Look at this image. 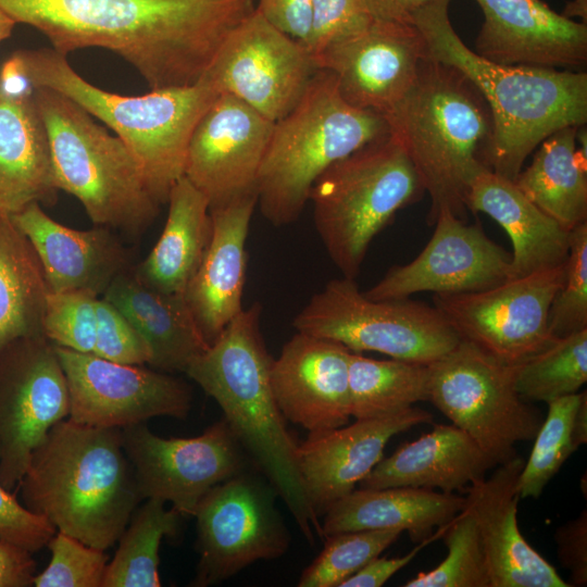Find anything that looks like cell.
<instances>
[{"mask_svg": "<svg viewBox=\"0 0 587 587\" xmlns=\"http://www.w3.org/2000/svg\"><path fill=\"white\" fill-rule=\"evenodd\" d=\"M254 8L253 0H0L16 24L40 32L58 53L112 51L150 90L198 83Z\"/></svg>", "mask_w": 587, "mask_h": 587, "instance_id": "cell-1", "label": "cell"}, {"mask_svg": "<svg viewBox=\"0 0 587 587\" xmlns=\"http://www.w3.org/2000/svg\"><path fill=\"white\" fill-rule=\"evenodd\" d=\"M451 0H433L415 12L428 57L462 72L491 113L488 167L514 180L525 160L554 132L587 121V74L530 65H505L470 49L449 18Z\"/></svg>", "mask_w": 587, "mask_h": 587, "instance_id": "cell-2", "label": "cell"}, {"mask_svg": "<svg viewBox=\"0 0 587 587\" xmlns=\"http://www.w3.org/2000/svg\"><path fill=\"white\" fill-rule=\"evenodd\" d=\"M23 505L57 530L107 550L142 500L122 428L58 422L34 451L18 486Z\"/></svg>", "mask_w": 587, "mask_h": 587, "instance_id": "cell-3", "label": "cell"}, {"mask_svg": "<svg viewBox=\"0 0 587 587\" xmlns=\"http://www.w3.org/2000/svg\"><path fill=\"white\" fill-rule=\"evenodd\" d=\"M253 303L233 319L185 373L222 409L225 421L264 471L309 544L322 537L297 464L298 444L286 427L271 386L272 358Z\"/></svg>", "mask_w": 587, "mask_h": 587, "instance_id": "cell-4", "label": "cell"}, {"mask_svg": "<svg viewBox=\"0 0 587 587\" xmlns=\"http://www.w3.org/2000/svg\"><path fill=\"white\" fill-rule=\"evenodd\" d=\"M430 198L428 225L442 210L466 221V192L488 167L494 125L476 86L458 68L427 55L414 84L385 116Z\"/></svg>", "mask_w": 587, "mask_h": 587, "instance_id": "cell-5", "label": "cell"}, {"mask_svg": "<svg viewBox=\"0 0 587 587\" xmlns=\"http://www.w3.org/2000/svg\"><path fill=\"white\" fill-rule=\"evenodd\" d=\"M30 85L53 89L97 117L130 149L160 204L184 176L191 134L220 92L205 78L190 86L123 96L82 77L66 55L50 48L22 49L11 55Z\"/></svg>", "mask_w": 587, "mask_h": 587, "instance_id": "cell-6", "label": "cell"}, {"mask_svg": "<svg viewBox=\"0 0 587 587\" xmlns=\"http://www.w3.org/2000/svg\"><path fill=\"white\" fill-rule=\"evenodd\" d=\"M389 134L384 115L347 103L334 75L320 70L298 104L274 123L257 183L262 215L276 227L294 223L323 172Z\"/></svg>", "mask_w": 587, "mask_h": 587, "instance_id": "cell-7", "label": "cell"}, {"mask_svg": "<svg viewBox=\"0 0 587 587\" xmlns=\"http://www.w3.org/2000/svg\"><path fill=\"white\" fill-rule=\"evenodd\" d=\"M34 99L48 135L59 190L74 196L95 225L133 238L142 235L161 204L126 143L53 89L36 87Z\"/></svg>", "mask_w": 587, "mask_h": 587, "instance_id": "cell-8", "label": "cell"}, {"mask_svg": "<svg viewBox=\"0 0 587 587\" xmlns=\"http://www.w3.org/2000/svg\"><path fill=\"white\" fill-rule=\"evenodd\" d=\"M424 186L391 133L323 172L311 187L315 229L344 277L358 276L369 246Z\"/></svg>", "mask_w": 587, "mask_h": 587, "instance_id": "cell-9", "label": "cell"}, {"mask_svg": "<svg viewBox=\"0 0 587 587\" xmlns=\"http://www.w3.org/2000/svg\"><path fill=\"white\" fill-rule=\"evenodd\" d=\"M296 332L332 339L350 351L429 364L461 340L434 305L403 299H370L354 278L329 280L292 321Z\"/></svg>", "mask_w": 587, "mask_h": 587, "instance_id": "cell-10", "label": "cell"}, {"mask_svg": "<svg viewBox=\"0 0 587 587\" xmlns=\"http://www.w3.org/2000/svg\"><path fill=\"white\" fill-rule=\"evenodd\" d=\"M515 369L462 339L428 364V402L497 465L517 455L515 446L533 440L544 421L519 395Z\"/></svg>", "mask_w": 587, "mask_h": 587, "instance_id": "cell-11", "label": "cell"}, {"mask_svg": "<svg viewBox=\"0 0 587 587\" xmlns=\"http://www.w3.org/2000/svg\"><path fill=\"white\" fill-rule=\"evenodd\" d=\"M564 275L565 263L485 290L435 294L434 305L460 339L516 365L555 339L549 332L548 315Z\"/></svg>", "mask_w": 587, "mask_h": 587, "instance_id": "cell-12", "label": "cell"}, {"mask_svg": "<svg viewBox=\"0 0 587 587\" xmlns=\"http://www.w3.org/2000/svg\"><path fill=\"white\" fill-rule=\"evenodd\" d=\"M319 71L301 42L254 8L228 34L203 78L275 123L298 104Z\"/></svg>", "mask_w": 587, "mask_h": 587, "instance_id": "cell-13", "label": "cell"}, {"mask_svg": "<svg viewBox=\"0 0 587 587\" xmlns=\"http://www.w3.org/2000/svg\"><path fill=\"white\" fill-rule=\"evenodd\" d=\"M70 394L54 346L45 337L20 338L0 351V484L23 478L49 430L68 417Z\"/></svg>", "mask_w": 587, "mask_h": 587, "instance_id": "cell-14", "label": "cell"}, {"mask_svg": "<svg viewBox=\"0 0 587 587\" xmlns=\"http://www.w3.org/2000/svg\"><path fill=\"white\" fill-rule=\"evenodd\" d=\"M193 516L199 561L191 586L215 585L289 548L290 536L272 491L245 473L211 488Z\"/></svg>", "mask_w": 587, "mask_h": 587, "instance_id": "cell-15", "label": "cell"}, {"mask_svg": "<svg viewBox=\"0 0 587 587\" xmlns=\"http://www.w3.org/2000/svg\"><path fill=\"white\" fill-rule=\"evenodd\" d=\"M122 438L141 498L171 502L180 515L193 516L211 488L245 466L242 446L225 420L190 438H163L145 423L122 428Z\"/></svg>", "mask_w": 587, "mask_h": 587, "instance_id": "cell-16", "label": "cell"}, {"mask_svg": "<svg viewBox=\"0 0 587 587\" xmlns=\"http://www.w3.org/2000/svg\"><path fill=\"white\" fill-rule=\"evenodd\" d=\"M70 394L68 419L100 428H124L158 416L186 419L192 391L184 380L143 365L120 364L54 346Z\"/></svg>", "mask_w": 587, "mask_h": 587, "instance_id": "cell-17", "label": "cell"}, {"mask_svg": "<svg viewBox=\"0 0 587 587\" xmlns=\"http://www.w3.org/2000/svg\"><path fill=\"white\" fill-rule=\"evenodd\" d=\"M273 126L227 93H220L203 113L188 143L184 176L208 199L210 209L257 195Z\"/></svg>", "mask_w": 587, "mask_h": 587, "instance_id": "cell-18", "label": "cell"}, {"mask_svg": "<svg viewBox=\"0 0 587 587\" xmlns=\"http://www.w3.org/2000/svg\"><path fill=\"white\" fill-rule=\"evenodd\" d=\"M435 230L410 263L391 267L364 291L370 299H403L421 292L459 294L485 290L511 278V253L470 225L442 210Z\"/></svg>", "mask_w": 587, "mask_h": 587, "instance_id": "cell-19", "label": "cell"}, {"mask_svg": "<svg viewBox=\"0 0 587 587\" xmlns=\"http://www.w3.org/2000/svg\"><path fill=\"white\" fill-rule=\"evenodd\" d=\"M427 55L426 42L413 24L374 20L315 60L320 70L334 75L347 103L386 116L410 90Z\"/></svg>", "mask_w": 587, "mask_h": 587, "instance_id": "cell-20", "label": "cell"}, {"mask_svg": "<svg viewBox=\"0 0 587 587\" xmlns=\"http://www.w3.org/2000/svg\"><path fill=\"white\" fill-rule=\"evenodd\" d=\"M349 354L338 341L296 332L270 369L272 390L285 420L309 435L349 423Z\"/></svg>", "mask_w": 587, "mask_h": 587, "instance_id": "cell-21", "label": "cell"}, {"mask_svg": "<svg viewBox=\"0 0 587 587\" xmlns=\"http://www.w3.org/2000/svg\"><path fill=\"white\" fill-rule=\"evenodd\" d=\"M433 422V415L412 407L394 415L358 419L298 445L297 464L311 507L320 517L355 489L384 458L387 442L399 433Z\"/></svg>", "mask_w": 587, "mask_h": 587, "instance_id": "cell-22", "label": "cell"}, {"mask_svg": "<svg viewBox=\"0 0 587 587\" xmlns=\"http://www.w3.org/2000/svg\"><path fill=\"white\" fill-rule=\"evenodd\" d=\"M484 23L474 51L505 65L579 71L587 62V24L542 0H475Z\"/></svg>", "mask_w": 587, "mask_h": 587, "instance_id": "cell-23", "label": "cell"}, {"mask_svg": "<svg viewBox=\"0 0 587 587\" xmlns=\"http://www.w3.org/2000/svg\"><path fill=\"white\" fill-rule=\"evenodd\" d=\"M519 454L464 489L465 510L474 520L491 587H570L524 538L517 524Z\"/></svg>", "mask_w": 587, "mask_h": 587, "instance_id": "cell-24", "label": "cell"}, {"mask_svg": "<svg viewBox=\"0 0 587 587\" xmlns=\"http://www.w3.org/2000/svg\"><path fill=\"white\" fill-rule=\"evenodd\" d=\"M11 218L32 243L51 292L84 291L102 297L113 279L133 266L127 249L108 227H67L37 202Z\"/></svg>", "mask_w": 587, "mask_h": 587, "instance_id": "cell-25", "label": "cell"}, {"mask_svg": "<svg viewBox=\"0 0 587 587\" xmlns=\"http://www.w3.org/2000/svg\"><path fill=\"white\" fill-rule=\"evenodd\" d=\"M257 195L210 209L211 238L185 298L209 345L243 309L246 242Z\"/></svg>", "mask_w": 587, "mask_h": 587, "instance_id": "cell-26", "label": "cell"}, {"mask_svg": "<svg viewBox=\"0 0 587 587\" xmlns=\"http://www.w3.org/2000/svg\"><path fill=\"white\" fill-rule=\"evenodd\" d=\"M497 464L455 425H435L417 439L383 458L360 488L414 487L464 491Z\"/></svg>", "mask_w": 587, "mask_h": 587, "instance_id": "cell-27", "label": "cell"}, {"mask_svg": "<svg viewBox=\"0 0 587 587\" xmlns=\"http://www.w3.org/2000/svg\"><path fill=\"white\" fill-rule=\"evenodd\" d=\"M48 135L33 92L0 90V215L58 197Z\"/></svg>", "mask_w": 587, "mask_h": 587, "instance_id": "cell-28", "label": "cell"}, {"mask_svg": "<svg viewBox=\"0 0 587 587\" xmlns=\"http://www.w3.org/2000/svg\"><path fill=\"white\" fill-rule=\"evenodd\" d=\"M467 210L495 220L512 243L511 278L565 263L570 232L535 205L514 184L489 168L470 183Z\"/></svg>", "mask_w": 587, "mask_h": 587, "instance_id": "cell-29", "label": "cell"}, {"mask_svg": "<svg viewBox=\"0 0 587 587\" xmlns=\"http://www.w3.org/2000/svg\"><path fill=\"white\" fill-rule=\"evenodd\" d=\"M133 266L113 279L102 298L142 335L151 351L149 365L167 373L185 372L210 345L185 295L167 294L146 285Z\"/></svg>", "mask_w": 587, "mask_h": 587, "instance_id": "cell-30", "label": "cell"}, {"mask_svg": "<svg viewBox=\"0 0 587 587\" xmlns=\"http://www.w3.org/2000/svg\"><path fill=\"white\" fill-rule=\"evenodd\" d=\"M465 504L463 495L414 487L359 488L336 501L323 515L326 536L366 529H401L414 542L435 534Z\"/></svg>", "mask_w": 587, "mask_h": 587, "instance_id": "cell-31", "label": "cell"}, {"mask_svg": "<svg viewBox=\"0 0 587 587\" xmlns=\"http://www.w3.org/2000/svg\"><path fill=\"white\" fill-rule=\"evenodd\" d=\"M166 203L168 212L160 238L147 258L133 268L146 285L185 295L211 238L210 204L185 176L174 184Z\"/></svg>", "mask_w": 587, "mask_h": 587, "instance_id": "cell-32", "label": "cell"}, {"mask_svg": "<svg viewBox=\"0 0 587 587\" xmlns=\"http://www.w3.org/2000/svg\"><path fill=\"white\" fill-rule=\"evenodd\" d=\"M577 129L567 126L547 137L532 163L513 180L535 205L569 230L587 222L586 159L577 149Z\"/></svg>", "mask_w": 587, "mask_h": 587, "instance_id": "cell-33", "label": "cell"}, {"mask_svg": "<svg viewBox=\"0 0 587 587\" xmlns=\"http://www.w3.org/2000/svg\"><path fill=\"white\" fill-rule=\"evenodd\" d=\"M48 292L32 243L11 216L0 215V351L16 339L43 336Z\"/></svg>", "mask_w": 587, "mask_h": 587, "instance_id": "cell-34", "label": "cell"}, {"mask_svg": "<svg viewBox=\"0 0 587 587\" xmlns=\"http://www.w3.org/2000/svg\"><path fill=\"white\" fill-rule=\"evenodd\" d=\"M428 364L376 360L350 351V414L355 420L384 417L428 401Z\"/></svg>", "mask_w": 587, "mask_h": 587, "instance_id": "cell-35", "label": "cell"}, {"mask_svg": "<svg viewBox=\"0 0 587 587\" xmlns=\"http://www.w3.org/2000/svg\"><path fill=\"white\" fill-rule=\"evenodd\" d=\"M179 516L154 498L135 510L107 565L102 587H160V544L164 536L177 534Z\"/></svg>", "mask_w": 587, "mask_h": 587, "instance_id": "cell-36", "label": "cell"}, {"mask_svg": "<svg viewBox=\"0 0 587 587\" xmlns=\"http://www.w3.org/2000/svg\"><path fill=\"white\" fill-rule=\"evenodd\" d=\"M587 382V329L555 338L516 364L515 387L529 403L576 394Z\"/></svg>", "mask_w": 587, "mask_h": 587, "instance_id": "cell-37", "label": "cell"}, {"mask_svg": "<svg viewBox=\"0 0 587 587\" xmlns=\"http://www.w3.org/2000/svg\"><path fill=\"white\" fill-rule=\"evenodd\" d=\"M586 390L548 402V413L520 473L516 491L520 499H537L547 484L579 447L573 435V421Z\"/></svg>", "mask_w": 587, "mask_h": 587, "instance_id": "cell-38", "label": "cell"}, {"mask_svg": "<svg viewBox=\"0 0 587 587\" xmlns=\"http://www.w3.org/2000/svg\"><path fill=\"white\" fill-rule=\"evenodd\" d=\"M441 538L447 557L433 570L409 579L404 587H491L477 527L465 510L449 523Z\"/></svg>", "mask_w": 587, "mask_h": 587, "instance_id": "cell-39", "label": "cell"}, {"mask_svg": "<svg viewBox=\"0 0 587 587\" xmlns=\"http://www.w3.org/2000/svg\"><path fill=\"white\" fill-rule=\"evenodd\" d=\"M403 532L366 529L326 536L317 558L302 572L299 587H339L370 561L380 555Z\"/></svg>", "mask_w": 587, "mask_h": 587, "instance_id": "cell-40", "label": "cell"}, {"mask_svg": "<svg viewBox=\"0 0 587 587\" xmlns=\"http://www.w3.org/2000/svg\"><path fill=\"white\" fill-rule=\"evenodd\" d=\"M548 326L553 338L587 329V222L570 232L565 275L551 302Z\"/></svg>", "mask_w": 587, "mask_h": 587, "instance_id": "cell-41", "label": "cell"}, {"mask_svg": "<svg viewBox=\"0 0 587 587\" xmlns=\"http://www.w3.org/2000/svg\"><path fill=\"white\" fill-rule=\"evenodd\" d=\"M98 298L84 291H49L42 320L43 336L53 346L92 353Z\"/></svg>", "mask_w": 587, "mask_h": 587, "instance_id": "cell-42", "label": "cell"}, {"mask_svg": "<svg viewBox=\"0 0 587 587\" xmlns=\"http://www.w3.org/2000/svg\"><path fill=\"white\" fill-rule=\"evenodd\" d=\"M51 560L36 574V587H102L108 555L104 550L57 530L48 541Z\"/></svg>", "mask_w": 587, "mask_h": 587, "instance_id": "cell-43", "label": "cell"}, {"mask_svg": "<svg viewBox=\"0 0 587 587\" xmlns=\"http://www.w3.org/2000/svg\"><path fill=\"white\" fill-rule=\"evenodd\" d=\"M373 21L364 0H311L305 48L316 59L327 47L362 32Z\"/></svg>", "mask_w": 587, "mask_h": 587, "instance_id": "cell-44", "label": "cell"}, {"mask_svg": "<svg viewBox=\"0 0 587 587\" xmlns=\"http://www.w3.org/2000/svg\"><path fill=\"white\" fill-rule=\"evenodd\" d=\"M92 353L120 364H149L150 348L138 329L112 303L99 297Z\"/></svg>", "mask_w": 587, "mask_h": 587, "instance_id": "cell-45", "label": "cell"}, {"mask_svg": "<svg viewBox=\"0 0 587 587\" xmlns=\"http://www.w3.org/2000/svg\"><path fill=\"white\" fill-rule=\"evenodd\" d=\"M55 527L43 516L29 511L12 491L0 484V539L29 552L47 547Z\"/></svg>", "mask_w": 587, "mask_h": 587, "instance_id": "cell-46", "label": "cell"}, {"mask_svg": "<svg viewBox=\"0 0 587 587\" xmlns=\"http://www.w3.org/2000/svg\"><path fill=\"white\" fill-rule=\"evenodd\" d=\"M558 559L569 570L571 586L587 585V511L554 532Z\"/></svg>", "mask_w": 587, "mask_h": 587, "instance_id": "cell-47", "label": "cell"}, {"mask_svg": "<svg viewBox=\"0 0 587 587\" xmlns=\"http://www.w3.org/2000/svg\"><path fill=\"white\" fill-rule=\"evenodd\" d=\"M255 8L273 25L305 47L310 29L311 0H259Z\"/></svg>", "mask_w": 587, "mask_h": 587, "instance_id": "cell-48", "label": "cell"}, {"mask_svg": "<svg viewBox=\"0 0 587 587\" xmlns=\"http://www.w3.org/2000/svg\"><path fill=\"white\" fill-rule=\"evenodd\" d=\"M452 521V520H451ZM450 521V522H451ZM449 522V523H450ZM449 523L438 527L435 534L419 542L417 546L411 550L409 553L397 557V558H386V557H376L364 565L357 573L344 580L339 587H380L383 586L390 577H392L398 571L407 566L417 554L419 552L428 546L432 541L441 538L444 532L446 530Z\"/></svg>", "mask_w": 587, "mask_h": 587, "instance_id": "cell-49", "label": "cell"}, {"mask_svg": "<svg viewBox=\"0 0 587 587\" xmlns=\"http://www.w3.org/2000/svg\"><path fill=\"white\" fill-rule=\"evenodd\" d=\"M35 575L32 552L0 539V587L33 586Z\"/></svg>", "mask_w": 587, "mask_h": 587, "instance_id": "cell-50", "label": "cell"}, {"mask_svg": "<svg viewBox=\"0 0 587 587\" xmlns=\"http://www.w3.org/2000/svg\"><path fill=\"white\" fill-rule=\"evenodd\" d=\"M433 0H364L374 20L412 24L421 8Z\"/></svg>", "mask_w": 587, "mask_h": 587, "instance_id": "cell-51", "label": "cell"}, {"mask_svg": "<svg viewBox=\"0 0 587 587\" xmlns=\"http://www.w3.org/2000/svg\"><path fill=\"white\" fill-rule=\"evenodd\" d=\"M573 435L578 447L587 442V394L582 398L575 412Z\"/></svg>", "mask_w": 587, "mask_h": 587, "instance_id": "cell-52", "label": "cell"}, {"mask_svg": "<svg viewBox=\"0 0 587 587\" xmlns=\"http://www.w3.org/2000/svg\"><path fill=\"white\" fill-rule=\"evenodd\" d=\"M567 18L578 17L587 22V0H572L567 2L561 12Z\"/></svg>", "mask_w": 587, "mask_h": 587, "instance_id": "cell-53", "label": "cell"}, {"mask_svg": "<svg viewBox=\"0 0 587 587\" xmlns=\"http://www.w3.org/2000/svg\"><path fill=\"white\" fill-rule=\"evenodd\" d=\"M16 23L0 9V42L9 38Z\"/></svg>", "mask_w": 587, "mask_h": 587, "instance_id": "cell-54", "label": "cell"}]
</instances>
